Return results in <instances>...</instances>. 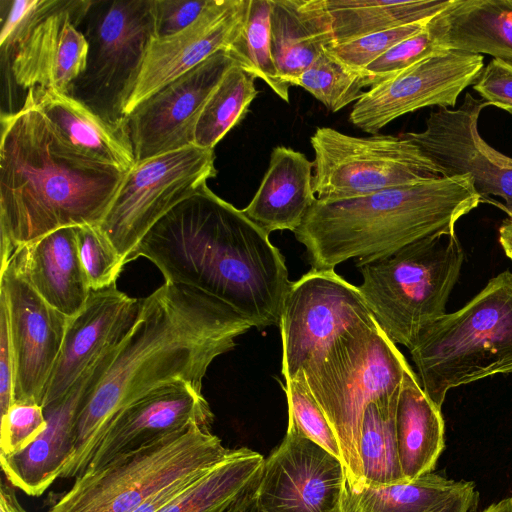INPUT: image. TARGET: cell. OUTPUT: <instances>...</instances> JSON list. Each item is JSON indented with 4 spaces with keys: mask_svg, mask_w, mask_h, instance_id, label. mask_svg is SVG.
<instances>
[{
    "mask_svg": "<svg viewBox=\"0 0 512 512\" xmlns=\"http://www.w3.org/2000/svg\"><path fill=\"white\" fill-rule=\"evenodd\" d=\"M250 328L229 306L187 285L165 282L142 298L131 330L102 356L82 397L60 478L81 475L115 416L153 390L178 381L202 390L213 360Z\"/></svg>",
    "mask_w": 512,
    "mask_h": 512,
    "instance_id": "1",
    "label": "cell"
},
{
    "mask_svg": "<svg viewBox=\"0 0 512 512\" xmlns=\"http://www.w3.org/2000/svg\"><path fill=\"white\" fill-rule=\"evenodd\" d=\"M144 257L165 282L195 288L229 306L251 327L280 324L291 282L269 234L207 184L162 217L141 239Z\"/></svg>",
    "mask_w": 512,
    "mask_h": 512,
    "instance_id": "2",
    "label": "cell"
},
{
    "mask_svg": "<svg viewBox=\"0 0 512 512\" xmlns=\"http://www.w3.org/2000/svg\"><path fill=\"white\" fill-rule=\"evenodd\" d=\"M125 174L72 148L26 93L1 114V267L52 231L99 225Z\"/></svg>",
    "mask_w": 512,
    "mask_h": 512,
    "instance_id": "3",
    "label": "cell"
},
{
    "mask_svg": "<svg viewBox=\"0 0 512 512\" xmlns=\"http://www.w3.org/2000/svg\"><path fill=\"white\" fill-rule=\"evenodd\" d=\"M480 203L468 174L439 176L356 198L316 200L294 234L311 269L334 270L350 259L358 267L419 240L456 233L458 220Z\"/></svg>",
    "mask_w": 512,
    "mask_h": 512,
    "instance_id": "4",
    "label": "cell"
},
{
    "mask_svg": "<svg viewBox=\"0 0 512 512\" xmlns=\"http://www.w3.org/2000/svg\"><path fill=\"white\" fill-rule=\"evenodd\" d=\"M409 367L372 318L336 337L300 371L337 438L350 487L363 484L359 447L364 412L369 404L397 394Z\"/></svg>",
    "mask_w": 512,
    "mask_h": 512,
    "instance_id": "5",
    "label": "cell"
},
{
    "mask_svg": "<svg viewBox=\"0 0 512 512\" xmlns=\"http://www.w3.org/2000/svg\"><path fill=\"white\" fill-rule=\"evenodd\" d=\"M409 351L439 409L452 388L512 373V272L491 278L466 305L437 319Z\"/></svg>",
    "mask_w": 512,
    "mask_h": 512,
    "instance_id": "6",
    "label": "cell"
},
{
    "mask_svg": "<svg viewBox=\"0 0 512 512\" xmlns=\"http://www.w3.org/2000/svg\"><path fill=\"white\" fill-rule=\"evenodd\" d=\"M465 253L454 234L409 244L358 266V286L369 310L395 343L413 347L421 333L446 314Z\"/></svg>",
    "mask_w": 512,
    "mask_h": 512,
    "instance_id": "7",
    "label": "cell"
},
{
    "mask_svg": "<svg viewBox=\"0 0 512 512\" xmlns=\"http://www.w3.org/2000/svg\"><path fill=\"white\" fill-rule=\"evenodd\" d=\"M235 451L211 427L192 424L85 471L47 512H132L166 486L205 473Z\"/></svg>",
    "mask_w": 512,
    "mask_h": 512,
    "instance_id": "8",
    "label": "cell"
},
{
    "mask_svg": "<svg viewBox=\"0 0 512 512\" xmlns=\"http://www.w3.org/2000/svg\"><path fill=\"white\" fill-rule=\"evenodd\" d=\"M82 23L87 63L69 95L104 119L124 123L125 106L156 38L154 0L92 1Z\"/></svg>",
    "mask_w": 512,
    "mask_h": 512,
    "instance_id": "9",
    "label": "cell"
},
{
    "mask_svg": "<svg viewBox=\"0 0 512 512\" xmlns=\"http://www.w3.org/2000/svg\"><path fill=\"white\" fill-rule=\"evenodd\" d=\"M310 144L314 151L313 188L320 201L366 196L442 176L421 148L402 135L360 137L318 127Z\"/></svg>",
    "mask_w": 512,
    "mask_h": 512,
    "instance_id": "10",
    "label": "cell"
},
{
    "mask_svg": "<svg viewBox=\"0 0 512 512\" xmlns=\"http://www.w3.org/2000/svg\"><path fill=\"white\" fill-rule=\"evenodd\" d=\"M214 149L190 145L140 162L125 177L98 225L124 264L145 234L217 174Z\"/></svg>",
    "mask_w": 512,
    "mask_h": 512,
    "instance_id": "11",
    "label": "cell"
},
{
    "mask_svg": "<svg viewBox=\"0 0 512 512\" xmlns=\"http://www.w3.org/2000/svg\"><path fill=\"white\" fill-rule=\"evenodd\" d=\"M372 318L358 286L335 270L311 269L291 282L279 324L285 380L343 332Z\"/></svg>",
    "mask_w": 512,
    "mask_h": 512,
    "instance_id": "12",
    "label": "cell"
},
{
    "mask_svg": "<svg viewBox=\"0 0 512 512\" xmlns=\"http://www.w3.org/2000/svg\"><path fill=\"white\" fill-rule=\"evenodd\" d=\"M91 0H40L24 27L1 47L2 60L22 89L69 94L84 72L89 45L79 29Z\"/></svg>",
    "mask_w": 512,
    "mask_h": 512,
    "instance_id": "13",
    "label": "cell"
},
{
    "mask_svg": "<svg viewBox=\"0 0 512 512\" xmlns=\"http://www.w3.org/2000/svg\"><path fill=\"white\" fill-rule=\"evenodd\" d=\"M484 100L466 93L456 109L438 108L426 119L425 129L402 136L421 148L444 177L468 174L481 203L493 205L500 198V209L512 218V158L491 147L478 131Z\"/></svg>",
    "mask_w": 512,
    "mask_h": 512,
    "instance_id": "14",
    "label": "cell"
},
{
    "mask_svg": "<svg viewBox=\"0 0 512 512\" xmlns=\"http://www.w3.org/2000/svg\"><path fill=\"white\" fill-rule=\"evenodd\" d=\"M484 58L458 50H442L370 87L355 102L349 121L371 135L397 118L430 106L456 105L465 88L479 78Z\"/></svg>",
    "mask_w": 512,
    "mask_h": 512,
    "instance_id": "15",
    "label": "cell"
},
{
    "mask_svg": "<svg viewBox=\"0 0 512 512\" xmlns=\"http://www.w3.org/2000/svg\"><path fill=\"white\" fill-rule=\"evenodd\" d=\"M345 481L339 458L287 428L265 459L253 499L258 512H341Z\"/></svg>",
    "mask_w": 512,
    "mask_h": 512,
    "instance_id": "16",
    "label": "cell"
},
{
    "mask_svg": "<svg viewBox=\"0 0 512 512\" xmlns=\"http://www.w3.org/2000/svg\"><path fill=\"white\" fill-rule=\"evenodd\" d=\"M236 63L222 50L140 103L124 119L136 162L193 145L208 98Z\"/></svg>",
    "mask_w": 512,
    "mask_h": 512,
    "instance_id": "17",
    "label": "cell"
},
{
    "mask_svg": "<svg viewBox=\"0 0 512 512\" xmlns=\"http://www.w3.org/2000/svg\"><path fill=\"white\" fill-rule=\"evenodd\" d=\"M14 358V402L42 406L70 317L49 305L10 265L0 270Z\"/></svg>",
    "mask_w": 512,
    "mask_h": 512,
    "instance_id": "18",
    "label": "cell"
},
{
    "mask_svg": "<svg viewBox=\"0 0 512 512\" xmlns=\"http://www.w3.org/2000/svg\"><path fill=\"white\" fill-rule=\"evenodd\" d=\"M248 2L210 0L188 28L169 37L154 38L125 106V117L170 82L227 50L243 23Z\"/></svg>",
    "mask_w": 512,
    "mask_h": 512,
    "instance_id": "19",
    "label": "cell"
},
{
    "mask_svg": "<svg viewBox=\"0 0 512 512\" xmlns=\"http://www.w3.org/2000/svg\"><path fill=\"white\" fill-rule=\"evenodd\" d=\"M213 420L202 390L193 384L178 381L159 387L115 416L97 443L85 471L100 468L118 456L192 424L211 427Z\"/></svg>",
    "mask_w": 512,
    "mask_h": 512,
    "instance_id": "20",
    "label": "cell"
},
{
    "mask_svg": "<svg viewBox=\"0 0 512 512\" xmlns=\"http://www.w3.org/2000/svg\"><path fill=\"white\" fill-rule=\"evenodd\" d=\"M140 305L141 299L129 297L116 284L91 290L84 307L69 319L42 407L62 398L99 357L127 335Z\"/></svg>",
    "mask_w": 512,
    "mask_h": 512,
    "instance_id": "21",
    "label": "cell"
},
{
    "mask_svg": "<svg viewBox=\"0 0 512 512\" xmlns=\"http://www.w3.org/2000/svg\"><path fill=\"white\" fill-rule=\"evenodd\" d=\"M102 356L62 398L43 407L46 428L35 441L17 453L0 454L2 472L14 488L38 497L60 478L74 450L75 423L80 402Z\"/></svg>",
    "mask_w": 512,
    "mask_h": 512,
    "instance_id": "22",
    "label": "cell"
},
{
    "mask_svg": "<svg viewBox=\"0 0 512 512\" xmlns=\"http://www.w3.org/2000/svg\"><path fill=\"white\" fill-rule=\"evenodd\" d=\"M7 264L49 305L68 317L84 307L91 293L78 253L76 227L52 231L18 247Z\"/></svg>",
    "mask_w": 512,
    "mask_h": 512,
    "instance_id": "23",
    "label": "cell"
},
{
    "mask_svg": "<svg viewBox=\"0 0 512 512\" xmlns=\"http://www.w3.org/2000/svg\"><path fill=\"white\" fill-rule=\"evenodd\" d=\"M314 162L285 146L272 149L268 168L244 214L264 231L289 230L302 224L317 200L313 188Z\"/></svg>",
    "mask_w": 512,
    "mask_h": 512,
    "instance_id": "24",
    "label": "cell"
},
{
    "mask_svg": "<svg viewBox=\"0 0 512 512\" xmlns=\"http://www.w3.org/2000/svg\"><path fill=\"white\" fill-rule=\"evenodd\" d=\"M35 105L75 150L123 172L136 163L124 123H112L77 98L54 90H28Z\"/></svg>",
    "mask_w": 512,
    "mask_h": 512,
    "instance_id": "25",
    "label": "cell"
},
{
    "mask_svg": "<svg viewBox=\"0 0 512 512\" xmlns=\"http://www.w3.org/2000/svg\"><path fill=\"white\" fill-rule=\"evenodd\" d=\"M426 29L441 50L488 54L512 64V0H450Z\"/></svg>",
    "mask_w": 512,
    "mask_h": 512,
    "instance_id": "26",
    "label": "cell"
},
{
    "mask_svg": "<svg viewBox=\"0 0 512 512\" xmlns=\"http://www.w3.org/2000/svg\"><path fill=\"white\" fill-rule=\"evenodd\" d=\"M271 42L281 78L296 86L300 75L334 43L326 0H269Z\"/></svg>",
    "mask_w": 512,
    "mask_h": 512,
    "instance_id": "27",
    "label": "cell"
},
{
    "mask_svg": "<svg viewBox=\"0 0 512 512\" xmlns=\"http://www.w3.org/2000/svg\"><path fill=\"white\" fill-rule=\"evenodd\" d=\"M399 461L407 482L431 473L444 449V420L409 367L400 385L396 408Z\"/></svg>",
    "mask_w": 512,
    "mask_h": 512,
    "instance_id": "28",
    "label": "cell"
},
{
    "mask_svg": "<svg viewBox=\"0 0 512 512\" xmlns=\"http://www.w3.org/2000/svg\"><path fill=\"white\" fill-rule=\"evenodd\" d=\"M264 457L248 448H238L214 466L159 512H225L257 486Z\"/></svg>",
    "mask_w": 512,
    "mask_h": 512,
    "instance_id": "29",
    "label": "cell"
},
{
    "mask_svg": "<svg viewBox=\"0 0 512 512\" xmlns=\"http://www.w3.org/2000/svg\"><path fill=\"white\" fill-rule=\"evenodd\" d=\"M450 0H326L334 43L427 21Z\"/></svg>",
    "mask_w": 512,
    "mask_h": 512,
    "instance_id": "30",
    "label": "cell"
},
{
    "mask_svg": "<svg viewBox=\"0 0 512 512\" xmlns=\"http://www.w3.org/2000/svg\"><path fill=\"white\" fill-rule=\"evenodd\" d=\"M467 482L433 472L393 485L350 487L345 481L341 512H432Z\"/></svg>",
    "mask_w": 512,
    "mask_h": 512,
    "instance_id": "31",
    "label": "cell"
},
{
    "mask_svg": "<svg viewBox=\"0 0 512 512\" xmlns=\"http://www.w3.org/2000/svg\"><path fill=\"white\" fill-rule=\"evenodd\" d=\"M398 395L371 403L362 420L360 459L363 472L361 486L393 485L407 482L400 466L396 437Z\"/></svg>",
    "mask_w": 512,
    "mask_h": 512,
    "instance_id": "32",
    "label": "cell"
},
{
    "mask_svg": "<svg viewBox=\"0 0 512 512\" xmlns=\"http://www.w3.org/2000/svg\"><path fill=\"white\" fill-rule=\"evenodd\" d=\"M226 51L239 67L289 103L291 86L281 78L272 51L269 0H249L243 23Z\"/></svg>",
    "mask_w": 512,
    "mask_h": 512,
    "instance_id": "33",
    "label": "cell"
},
{
    "mask_svg": "<svg viewBox=\"0 0 512 512\" xmlns=\"http://www.w3.org/2000/svg\"><path fill=\"white\" fill-rule=\"evenodd\" d=\"M258 94L255 77L237 64L232 66L201 111L194 131L193 145L214 149L245 117Z\"/></svg>",
    "mask_w": 512,
    "mask_h": 512,
    "instance_id": "34",
    "label": "cell"
},
{
    "mask_svg": "<svg viewBox=\"0 0 512 512\" xmlns=\"http://www.w3.org/2000/svg\"><path fill=\"white\" fill-rule=\"evenodd\" d=\"M319 100L330 112L356 102L366 86L363 74L348 69L325 51L300 75L296 82Z\"/></svg>",
    "mask_w": 512,
    "mask_h": 512,
    "instance_id": "35",
    "label": "cell"
},
{
    "mask_svg": "<svg viewBox=\"0 0 512 512\" xmlns=\"http://www.w3.org/2000/svg\"><path fill=\"white\" fill-rule=\"evenodd\" d=\"M285 383L283 390L288 402V428L297 431L341 460L337 438L308 388L303 374L300 372L294 379L285 380Z\"/></svg>",
    "mask_w": 512,
    "mask_h": 512,
    "instance_id": "36",
    "label": "cell"
},
{
    "mask_svg": "<svg viewBox=\"0 0 512 512\" xmlns=\"http://www.w3.org/2000/svg\"><path fill=\"white\" fill-rule=\"evenodd\" d=\"M79 257L90 289L101 290L116 284L124 262L98 225L76 227Z\"/></svg>",
    "mask_w": 512,
    "mask_h": 512,
    "instance_id": "37",
    "label": "cell"
},
{
    "mask_svg": "<svg viewBox=\"0 0 512 512\" xmlns=\"http://www.w3.org/2000/svg\"><path fill=\"white\" fill-rule=\"evenodd\" d=\"M428 21L408 24L352 40L333 43L326 48V51L348 69L362 74L368 65L392 46L424 30Z\"/></svg>",
    "mask_w": 512,
    "mask_h": 512,
    "instance_id": "38",
    "label": "cell"
},
{
    "mask_svg": "<svg viewBox=\"0 0 512 512\" xmlns=\"http://www.w3.org/2000/svg\"><path fill=\"white\" fill-rule=\"evenodd\" d=\"M440 51L425 27L421 32L395 44L368 65L362 72L366 86L372 87Z\"/></svg>",
    "mask_w": 512,
    "mask_h": 512,
    "instance_id": "39",
    "label": "cell"
},
{
    "mask_svg": "<svg viewBox=\"0 0 512 512\" xmlns=\"http://www.w3.org/2000/svg\"><path fill=\"white\" fill-rule=\"evenodd\" d=\"M46 428L43 407L14 402L1 415L0 454L10 455L27 448Z\"/></svg>",
    "mask_w": 512,
    "mask_h": 512,
    "instance_id": "40",
    "label": "cell"
},
{
    "mask_svg": "<svg viewBox=\"0 0 512 512\" xmlns=\"http://www.w3.org/2000/svg\"><path fill=\"white\" fill-rule=\"evenodd\" d=\"M210 0H154L156 38L182 32L202 14Z\"/></svg>",
    "mask_w": 512,
    "mask_h": 512,
    "instance_id": "41",
    "label": "cell"
},
{
    "mask_svg": "<svg viewBox=\"0 0 512 512\" xmlns=\"http://www.w3.org/2000/svg\"><path fill=\"white\" fill-rule=\"evenodd\" d=\"M473 89L488 105L501 108L512 115V64L493 58L481 74Z\"/></svg>",
    "mask_w": 512,
    "mask_h": 512,
    "instance_id": "42",
    "label": "cell"
},
{
    "mask_svg": "<svg viewBox=\"0 0 512 512\" xmlns=\"http://www.w3.org/2000/svg\"><path fill=\"white\" fill-rule=\"evenodd\" d=\"M14 403V358L9 333L7 308L0 298V412Z\"/></svg>",
    "mask_w": 512,
    "mask_h": 512,
    "instance_id": "43",
    "label": "cell"
},
{
    "mask_svg": "<svg viewBox=\"0 0 512 512\" xmlns=\"http://www.w3.org/2000/svg\"><path fill=\"white\" fill-rule=\"evenodd\" d=\"M0 46H6L24 27L36 11L40 0H13L1 2Z\"/></svg>",
    "mask_w": 512,
    "mask_h": 512,
    "instance_id": "44",
    "label": "cell"
},
{
    "mask_svg": "<svg viewBox=\"0 0 512 512\" xmlns=\"http://www.w3.org/2000/svg\"><path fill=\"white\" fill-rule=\"evenodd\" d=\"M207 472V471H206ZM204 474V473H203ZM202 474L177 481L158 491L132 512H159L186 490Z\"/></svg>",
    "mask_w": 512,
    "mask_h": 512,
    "instance_id": "45",
    "label": "cell"
},
{
    "mask_svg": "<svg viewBox=\"0 0 512 512\" xmlns=\"http://www.w3.org/2000/svg\"><path fill=\"white\" fill-rule=\"evenodd\" d=\"M478 500L474 483L468 481L464 488L432 512H475Z\"/></svg>",
    "mask_w": 512,
    "mask_h": 512,
    "instance_id": "46",
    "label": "cell"
},
{
    "mask_svg": "<svg viewBox=\"0 0 512 512\" xmlns=\"http://www.w3.org/2000/svg\"><path fill=\"white\" fill-rule=\"evenodd\" d=\"M0 512H27L20 504L15 488L4 480L0 484Z\"/></svg>",
    "mask_w": 512,
    "mask_h": 512,
    "instance_id": "47",
    "label": "cell"
},
{
    "mask_svg": "<svg viewBox=\"0 0 512 512\" xmlns=\"http://www.w3.org/2000/svg\"><path fill=\"white\" fill-rule=\"evenodd\" d=\"M499 243L506 256L512 260V218L508 217L500 225Z\"/></svg>",
    "mask_w": 512,
    "mask_h": 512,
    "instance_id": "48",
    "label": "cell"
},
{
    "mask_svg": "<svg viewBox=\"0 0 512 512\" xmlns=\"http://www.w3.org/2000/svg\"><path fill=\"white\" fill-rule=\"evenodd\" d=\"M254 490L251 491L246 496H244L243 498H241L240 500H238L237 502H235L225 512H258L253 499Z\"/></svg>",
    "mask_w": 512,
    "mask_h": 512,
    "instance_id": "49",
    "label": "cell"
},
{
    "mask_svg": "<svg viewBox=\"0 0 512 512\" xmlns=\"http://www.w3.org/2000/svg\"><path fill=\"white\" fill-rule=\"evenodd\" d=\"M481 512H512V496L492 503Z\"/></svg>",
    "mask_w": 512,
    "mask_h": 512,
    "instance_id": "50",
    "label": "cell"
}]
</instances>
